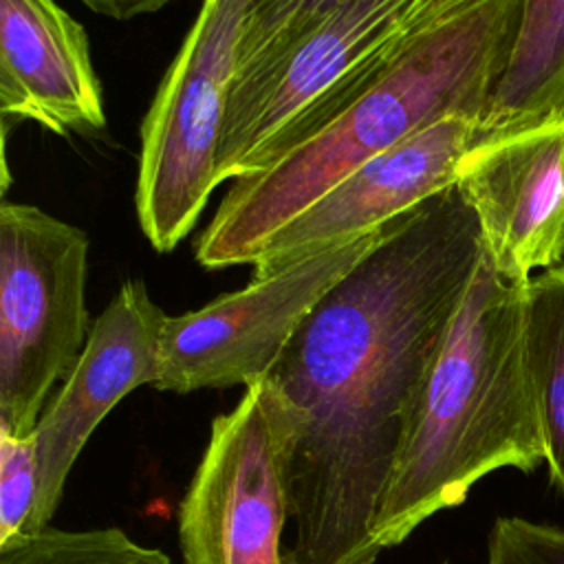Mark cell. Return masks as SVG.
<instances>
[{
	"instance_id": "5bb4252c",
	"label": "cell",
	"mask_w": 564,
	"mask_h": 564,
	"mask_svg": "<svg viewBox=\"0 0 564 564\" xmlns=\"http://www.w3.org/2000/svg\"><path fill=\"white\" fill-rule=\"evenodd\" d=\"M527 341L549 478L564 496V262L527 286Z\"/></svg>"
},
{
	"instance_id": "277c9868",
	"label": "cell",
	"mask_w": 564,
	"mask_h": 564,
	"mask_svg": "<svg viewBox=\"0 0 564 564\" xmlns=\"http://www.w3.org/2000/svg\"><path fill=\"white\" fill-rule=\"evenodd\" d=\"M474 0H359L273 62L234 79L220 183L267 170L364 97L425 33Z\"/></svg>"
},
{
	"instance_id": "ac0fdd59",
	"label": "cell",
	"mask_w": 564,
	"mask_h": 564,
	"mask_svg": "<svg viewBox=\"0 0 564 564\" xmlns=\"http://www.w3.org/2000/svg\"><path fill=\"white\" fill-rule=\"evenodd\" d=\"M97 15L112 20H130L143 13H154L174 0H79Z\"/></svg>"
},
{
	"instance_id": "30bf717a",
	"label": "cell",
	"mask_w": 564,
	"mask_h": 564,
	"mask_svg": "<svg viewBox=\"0 0 564 564\" xmlns=\"http://www.w3.org/2000/svg\"><path fill=\"white\" fill-rule=\"evenodd\" d=\"M456 185L505 280L531 282L564 262V115L478 141Z\"/></svg>"
},
{
	"instance_id": "4fadbf2b",
	"label": "cell",
	"mask_w": 564,
	"mask_h": 564,
	"mask_svg": "<svg viewBox=\"0 0 564 564\" xmlns=\"http://www.w3.org/2000/svg\"><path fill=\"white\" fill-rule=\"evenodd\" d=\"M564 115V0H520L516 35L480 117V141Z\"/></svg>"
},
{
	"instance_id": "5b68a950",
	"label": "cell",
	"mask_w": 564,
	"mask_h": 564,
	"mask_svg": "<svg viewBox=\"0 0 564 564\" xmlns=\"http://www.w3.org/2000/svg\"><path fill=\"white\" fill-rule=\"evenodd\" d=\"M90 240L26 203L0 205V430L35 432L90 333Z\"/></svg>"
},
{
	"instance_id": "8fae6325",
	"label": "cell",
	"mask_w": 564,
	"mask_h": 564,
	"mask_svg": "<svg viewBox=\"0 0 564 564\" xmlns=\"http://www.w3.org/2000/svg\"><path fill=\"white\" fill-rule=\"evenodd\" d=\"M478 141L480 119L456 115L372 156L280 227L251 262L253 275L350 242L445 192Z\"/></svg>"
},
{
	"instance_id": "9a60e30c",
	"label": "cell",
	"mask_w": 564,
	"mask_h": 564,
	"mask_svg": "<svg viewBox=\"0 0 564 564\" xmlns=\"http://www.w3.org/2000/svg\"><path fill=\"white\" fill-rule=\"evenodd\" d=\"M0 564H172L161 549L134 542L119 527L24 531L0 544Z\"/></svg>"
},
{
	"instance_id": "7a4b0ae2",
	"label": "cell",
	"mask_w": 564,
	"mask_h": 564,
	"mask_svg": "<svg viewBox=\"0 0 564 564\" xmlns=\"http://www.w3.org/2000/svg\"><path fill=\"white\" fill-rule=\"evenodd\" d=\"M527 286L505 280L482 249L377 511L379 551L463 505L491 471H533L546 460L529 361Z\"/></svg>"
},
{
	"instance_id": "3957f363",
	"label": "cell",
	"mask_w": 564,
	"mask_h": 564,
	"mask_svg": "<svg viewBox=\"0 0 564 564\" xmlns=\"http://www.w3.org/2000/svg\"><path fill=\"white\" fill-rule=\"evenodd\" d=\"M520 0H474L425 33L364 97L267 170L234 178L196 240L205 269L251 264L262 245L361 163L447 117H482Z\"/></svg>"
},
{
	"instance_id": "ba28073f",
	"label": "cell",
	"mask_w": 564,
	"mask_h": 564,
	"mask_svg": "<svg viewBox=\"0 0 564 564\" xmlns=\"http://www.w3.org/2000/svg\"><path fill=\"white\" fill-rule=\"evenodd\" d=\"M386 225L275 273L253 275L247 286L196 311L167 315L152 388L187 394L264 379L313 306L379 242Z\"/></svg>"
},
{
	"instance_id": "7c38bea8",
	"label": "cell",
	"mask_w": 564,
	"mask_h": 564,
	"mask_svg": "<svg viewBox=\"0 0 564 564\" xmlns=\"http://www.w3.org/2000/svg\"><path fill=\"white\" fill-rule=\"evenodd\" d=\"M0 117L53 134L95 137L106 128L90 42L55 0H0Z\"/></svg>"
},
{
	"instance_id": "9c48e42d",
	"label": "cell",
	"mask_w": 564,
	"mask_h": 564,
	"mask_svg": "<svg viewBox=\"0 0 564 564\" xmlns=\"http://www.w3.org/2000/svg\"><path fill=\"white\" fill-rule=\"evenodd\" d=\"M167 313L143 280H126L93 319L84 350L53 392L35 425L37 500L26 531L46 527L64 496L70 469L110 410L159 377V348Z\"/></svg>"
},
{
	"instance_id": "e0dca14e",
	"label": "cell",
	"mask_w": 564,
	"mask_h": 564,
	"mask_svg": "<svg viewBox=\"0 0 564 564\" xmlns=\"http://www.w3.org/2000/svg\"><path fill=\"white\" fill-rule=\"evenodd\" d=\"M487 564H564V529L498 516L487 535Z\"/></svg>"
},
{
	"instance_id": "52a82bcc",
	"label": "cell",
	"mask_w": 564,
	"mask_h": 564,
	"mask_svg": "<svg viewBox=\"0 0 564 564\" xmlns=\"http://www.w3.org/2000/svg\"><path fill=\"white\" fill-rule=\"evenodd\" d=\"M289 423L267 379L212 421L178 505L183 564H284Z\"/></svg>"
},
{
	"instance_id": "8992f818",
	"label": "cell",
	"mask_w": 564,
	"mask_h": 564,
	"mask_svg": "<svg viewBox=\"0 0 564 564\" xmlns=\"http://www.w3.org/2000/svg\"><path fill=\"white\" fill-rule=\"evenodd\" d=\"M245 0H203L141 123L134 205L148 242L172 251L220 185L216 156Z\"/></svg>"
},
{
	"instance_id": "6da1fadb",
	"label": "cell",
	"mask_w": 564,
	"mask_h": 564,
	"mask_svg": "<svg viewBox=\"0 0 564 564\" xmlns=\"http://www.w3.org/2000/svg\"><path fill=\"white\" fill-rule=\"evenodd\" d=\"M480 256L478 220L452 185L386 225L264 377L289 423L284 564L377 562V511Z\"/></svg>"
},
{
	"instance_id": "2e32d148",
	"label": "cell",
	"mask_w": 564,
	"mask_h": 564,
	"mask_svg": "<svg viewBox=\"0 0 564 564\" xmlns=\"http://www.w3.org/2000/svg\"><path fill=\"white\" fill-rule=\"evenodd\" d=\"M37 500L35 436L0 430V544L26 531Z\"/></svg>"
},
{
	"instance_id": "d6986e66",
	"label": "cell",
	"mask_w": 564,
	"mask_h": 564,
	"mask_svg": "<svg viewBox=\"0 0 564 564\" xmlns=\"http://www.w3.org/2000/svg\"><path fill=\"white\" fill-rule=\"evenodd\" d=\"M441 564H449V562H441Z\"/></svg>"
}]
</instances>
